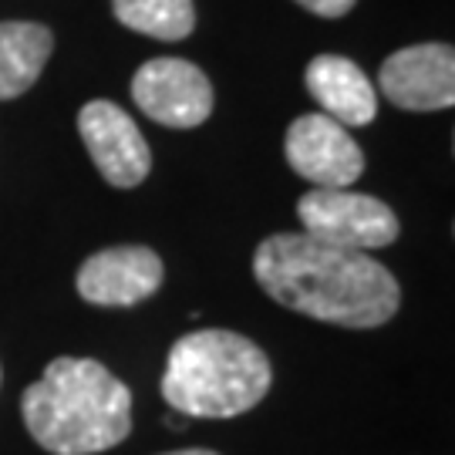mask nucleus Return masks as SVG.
<instances>
[{"mask_svg": "<svg viewBox=\"0 0 455 455\" xmlns=\"http://www.w3.org/2000/svg\"><path fill=\"white\" fill-rule=\"evenodd\" d=\"M253 276L280 307L355 331L388 324L402 304L388 267L307 233L267 236L253 253Z\"/></svg>", "mask_w": 455, "mask_h": 455, "instance_id": "f257e3e1", "label": "nucleus"}, {"mask_svg": "<svg viewBox=\"0 0 455 455\" xmlns=\"http://www.w3.org/2000/svg\"><path fill=\"white\" fill-rule=\"evenodd\" d=\"M20 411L31 439L54 455L108 452L132 432V391L92 358H54Z\"/></svg>", "mask_w": 455, "mask_h": 455, "instance_id": "f03ea898", "label": "nucleus"}, {"mask_svg": "<svg viewBox=\"0 0 455 455\" xmlns=\"http://www.w3.org/2000/svg\"><path fill=\"white\" fill-rule=\"evenodd\" d=\"M274 381L263 347L223 327L189 331L172 344L163 374L169 408L193 419H236L260 405Z\"/></svg>", "mask_w": 455, "mask_h": 455, "instance_id": "7ed1b4c3", "label": "nucleus"}, {"mask_svg": "<svg viewBox=\"0 0 455 455\" xmlns=\"http://www.w3.org/2000/svg\"><path fill=\"white\" fill-rule=\"evenodd\" d=\"M307 236L344 250H378L398 240V216L378 196L351 189H310L297 203Z\"/></svg>", "mask_w": 455, "mask_h": 455, "instance_id": "20e7f679", "label": "nucleus"}, {"mask_svg": "<svg viewBox=\"0 0 455 455\" xmlns=\"http://www.w3.org/2000/svg\"><path fill=\"white\" fill-rule=\"evenodd\" d=\"M132 98L142 112L169 129H196L212 115L210 78L186 58H152L135 71Z\"/></svg>", "mask_w": 455, "mask_h": 455, "instance_id": "39448f33", "label": "nucleus"}, {"mask_svg": "<svg viewBox=\"0 0 455 455\" xmlns=\"http://www.w3.org/2000/svg\"><path fill=\"white\" fill-rule=\"evenodd\" d=\"M287 163L314 189H347L364 172V152L331 115H300L287 129Z\"/></svg>", "mask_w": 455, "mask_h": 455, "instance_id": "423d86ee", "label": "nucleus"}, {"mask_svg": "<svg viewBox=\"0 0 455 455\" xmlns=\"http://www.w3.org/2000/svg\"><path fill=\"white\" fill-rule=\"evenodd\" d=\"M78 132L95 159L98 172L118 189H132L148 176L152 169V152L135 118L125 115L115 101H88L78 115Z\"/></svg>", "mask_w": 455, "mask_h": 455, "instance_id": "0eeeda50", "label": "nucleus"}, {"mask_svg": "<svg viewBox=\"0 0 455 455\" xmlns=\"http://www.w3.org/2000/svg\"><path fill=\"white\" fill-rule=\"evenodd\" d=\"M378 88L405 112H442L455 101V51L449 44H415L381 65Z\"/></svg>", "mask_w": 455, "mask_h": 455, "instance_id": "6e6552de", "label": "nucleus"}, {"mask_svg": "<svg viewBox=\"0 0 455 455\" xmlns=\"http://www.w3.org/2000/svg\"><path fill=\"white\" fill-rule=\"evenodd\" d=\"M165 267L148 246H108L78 270V293L98 307H135L163 287Z\"/></svg>", "mask_w": 455, "mask_h": 455, "instance_id": "1a4fd4ad", "label": "nucleus"}, {"mask_svg": "<svg viewBox=\"0 0 455 455\" xmlns=\"http://www.w3.org/2000/svg\"><path fill=\"white\" fill-rule=\"evenodd\" d=\"M304 84L314 101L331 115L334 122L347 125H371L378 115V92L371 88L368 75L351 58L341 54H317L304 71Z\"/></svg>", "mask_w": 455, "mask_h": 455, "instance_id": "9d476101", "label": "nucleus"}, {"mask_svg": "<svg viewBox=\"0 0 455 455\" xmlns=\"http://www.w3.org/2000/svg\"><path fill=\"white\" fill-rule=\"evenodd\" d=\"M54 51V34L31 20L0 24V101L20 98L48 65Z\"/></svg>", "mask_w": 455, "mask_h": 455, "instance_id": "9b49d317", "label": "nucleus"}, {"mask_svg": "<svg viewBox=\"0 0 455 455\" xmlns=\"http://www.w3.org/2000/svg\"><path fill=\"white\" fill-rule=\"evenodd\" d=\"M112 11L129 31L159 41H182L196 28L193 0H112Z\"/></svg>", "mask_w": 455, "mask_h": 455, "instance_id": "f8f14e48", "label": "nucleus"}, {"mask_svg": "<svg viewBox=\"0 0 455 455\" xmlns=\"http://www.w3.org/2000/svg\"><path fill=\"white\" fill-rule=\"evenodd\" d=\"M297 4L317 17H344L355 7V0H297Z\"/></svg>", "mask_w": 455, "mask_h": 455, "instance_id": "ddd939ff", "label": "nucleus"}, {"mask_svg": "<svg viewBox=\"0 0 455 455\" xmlns=\"http://www.w3.org/2000/svg\"><path fill=\"white\" fill-rule=\"evenodd\" d=\"M165 455H220L212 449H180V452H165Z\"/></svg>", "mask_w": 455, "mask_h": 455, "instance_id": "4468645a", "label": "nucleus"}, {"mask_svg": "<svg viewBox=\"0 0 455 455\" xmlns=\"http://www.w3.org/2000/svg\"><path fill=\"white\" fill-rule=\"evenodd\" d=\"M0 378H4V374H0Z\"/></svg>", "mask_w": 455, "mask_h": 455, "instance_id": "2eb2a0df", "label": "nucleus"}]
</instances>
